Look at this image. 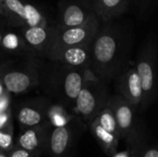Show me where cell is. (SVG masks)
<instances>
[{
	"instance_id": "1",
	"label": "cell",
	"mask_w": 158,
	"mask_h": 157,
	"mask_svg": "<svg viewBox=\"0 0 158 157\" xmlns=\"http://www.w3.org/2000/svg\"><path fill=\"white\" fill-rule=\"evenodd\" d=\"M121 30L112 21L102 23L92 43V72L105 82L126 70L129 56Z\"/></svg>"
},
{
	"instance_id": "2",
	"label": "cell",
	"mask_w": 158,
	"mask_h": 157,
	"mask_svg": "<svg viewBox=\"0 0 158 157\" xmlns=\"http://www.w3.org/2000/svg\"><path fill=\"white\" fill-rule=\"evenodd\" d=\"M109 97L106 82L91 71L76 99V110L90 124L107 106Z\"/></svg>"
},
{
	"instance_id": "3",
	"label": "cell",
	"mask_w": 158,
	"mask_h": 157,
	"mask_svg": "<svg viewBox=\"0 0 158 157\" xmlns=\"http://www.w3.org/2000/svg\"><path fill=\"white\" fill-rule=\"evenodd\" d=\"M135 68L143 91L141 110H144L154 101L157 92V49L153 39L148 40L142 48Z\"/></svg>"
},
{
	"instance_id": "4",
	"label": "cell",
	"mask_w": 158,
	"mask_h": 157,
	"mask_svg": "<svg viewBox=\"0 0 158 157\" xmlns=\"http://www.w3.org/2000/svg\"><path fill=\"white\" fill-rule=\"evenodd\" d=\"M107 106L113 111L116 118L120 138L127 144L128 149L131 150L143 140L136 117V109L120 94L117 93L109 97Z\"/></svg>"
},
{
	"instance_id": "5",
	"label": "cell",
	"mask_w": 158,
	"mask_h": 157,
	"mask_svg": "<svg viewBox=\"0 0 158 157\" xmlns=\"http://www.w3.org/2000/svg\"><path fill=\"white\" fill-rule=\"evenodd\" d=\"M97 16H94L83 25L73 28H58L56 26L55 35L49 47L50 55L61 49L92 43L101 27Z\"/></svg>"
},
{
	"instance_id": "6",
	"label": "cell",
	"mask_w": 158,
	"mask_h": 157,
	"mask_svg": "<svg viewBox=\"0 0 158 157\" xmlns=\"http://www.w3.org/2000/svg\"><path fill=\"white\" fill-rule=\"evenodd\" d=\"M6 18L13 25L22 27L48 26L44 13L35 5L25 0H0Z\"/></svg>"
},
{
	"instance_id": "7",
	"label": "cell",
	"mask_w": 158,
	"mask_h": 157,
	"mask_svg": "<svg viewBox=\"0 0 158 157\" xmlns=\"http://www.w3.org/2000/svg\"><path fill=\"white\" fill-rule=\"evenodd\" d=\"M95 15L91 0H64L59 4L56 27H78L86 23Z\"/></svg>"
},
{
	"instance_id": "8",
	"label": "cell",
	"mask_w": 158,
	"mask_h": 157,
	"mask_svg": "<svg viewBox=\"0 0 158 157\" xmlns=\"http://www.w3.org/2000/svg\"><path fill=\"white\" fill-rule=\"evenodd\" d=\"M117 90L136 110L140 109L143 100V91L135 67L127 68L118 76Z\"/></svg>"
},
{
	"instance_id": "9",
	"label": "cell",
	"mask_w": 158,
	"mask_h": 157,
	"mask_svg": "<svg viewBox=\"0 0 158 157\" xmlns=\"http://www.w3.org/2000/svg\"><path fill=\"white\" fill-rule=\"evenodd\" d=\"M51 56L72 68L91 69L92 43L67 47L51 54Z\"/></svg>"
},
{
	"instance_id": "10",
	"label": "cell",
	"mask_w": 158,
	"mask_h": 157,
	"mask_svg": "<svg viewBox=\"0 0 158 157\" xmlns=\"http://www.w3.org/2000/svg\"><path fill=\"white\" fill-rule=\"evenodd\" d=\"M94 12L101 21L106 23L125 13L135 0H91Z\"/></svg>"
},
{
	"instance_id": "11",
	"label": "cell",
	"mask_w": 158,
	"mask_h": 157,
	"mask_svg": "<svg viewBox=\"0 0 158 157\" xmlns=\"http://www.w3.org/2000/svg\"><path fill=\"white\" fill-rule=\"evenodd\" d=\"M56 27L36 26V27H22V35L24 41L31 46L38 49H49L54 35Z\"/></svg>"
},
{
	"instance_id": "12",
	"label": "cell",
	"mask_w": 158,
	"mask_h": 157,
	"mask_svg": "<svg viewBox=\"0 0 158 157\" xmlns=\"http://www.w3.org/2000/svg\"><path fill=\"white\" fill-rule=\"evenodd\" d=\"M90 130L93 136L95 138L106 155L112 157L118 153V143L121 140L119 137L115 136L114 134L106 130L95 119L90 123Z\"/></svg>"
},
{
	"instance_id": "13",
	"label": "cell",
	"mask_w": 158,
	"mask_h": 157,
	"mask_svg": "<svg viewBox=\"0 0 158 157\" xmlns=\"http://www.w3.org/2000/svg\"><path fill=\"white\" fill-rule=\"evenodd\" d=\"M71 130L66 126L56 127L50 138V148L56 156H62L69 148L71 143Z\"/></svg>"
},
{
	"instance_id": "14",
	"label": "cell",
	"mask_w": 158,
	"mask_h": 157,
	"mask_svg": "<svg viewBox=\"0 0 158 157\" xmlns=\"http://www.w3.org/2000/svg\"><path fill=\"white\" fill-rule=\"evenodd\" d=\"M3 82L8 92L19 93L24 92L27 88H29L31 84V80L29 76L23 72L13 71L8 72L4 76Z\"/></svg>"
},
{
	"instance_id": "15",
	"label": "cell",
	"mask_w": 158,
	"mask_h": 157,
	"mask_svg": "<svg viewBox=\"0 0 158 157\" xmlns=\"http://www.w3.org/2000/svg\"><path fill=\"white\" fill-rule=\"evenodd\" d=\"M95 120L106 130H107L108 132H110V133L114 134L115 136H118V137L120 138V133H119V130H118V127L116 118L114 116L113 111L108 106L104 108L99 113V115L96 117Z\"/></svg>"
},
{
	"instance_id": "16",
	"label": "cell",
	"mask_w": 158,
	"mask_h": 157,
	"mask_svg": "<svg viewBox=\"0 0 158 157\" xmlns=\"http://www.w3.org/2000/svg\"><path fill=\"white\" fill-rule=\"evenodd\" d=\"M41 141L39 139L38 132L34 130H26L19 138V144L20 148L27 150L29 152L33 153L39 148Z\"/></svg>"
},
{
	"instance_id": "17",
	"label": "cell",
	"mask_w": 158,
	"mask_h": 157,
	"mask_svg": "<svg viewBox=\"0 0 158 157\" xmlns=\"http://www.w3.org/2000/svg\"><path fill=\"white\" fill-rule=\"evenodd\" d=\"M19 120L24 126L33 127L42 121V116L37 110L30 107H24L19 112Z\"/></svg>"
},
{
	"instance_id": "18",
	"label": "cell",
	"mask_w": 158,
	"mask_h": 157,
	"mask_svg": "<svg viewBox=\"0 0 158 157\" xmlns=\"http://www.w3.org/2000/svg\"><path fill=\"white\" fill-rule=\"evenodd\" d=\"M129 151L131 157H158V147L148 146L143 142Z\"/></svg>"
},
{
	"instance_id": "19",
	"label": "cell",
	"mask_w": 158,
	"mask_h": 157,
	"mask_svg": "<svg viewBox=\"0 0 158 157\" xmlns=\"http://www.w3.org/2000/svg\"><path fill=\"white\" fill-rule=\"evenodd\" d=\"M2 46L9 51H16L21 46V40L20 38L14 32H7L3 35Z\"/></svg>"
},
{
	"instance_id": "20",
	"label": "cell",
	"mask_w": 158,
	"mask_h": 157,
	"mask_svg": "<svg viewBox=\"0 0 158 157\" xmlns=\"http://www.w3.org/2000/svg\"><path fill=\"white\" fill-rule=\"evenodd\" d=\"M12 147H13L12 127L0 130V150L6 153L10 151Z\"/></svg>"
},
{
	"instance_id": "21",
	"label": "cell",
	"mask_w": 158,
	"mask_h": 157,
	"mask_svg": "<svg viewBox=\"0 0 158 157\" xmlns=\"http://www.w3.org/2000/svg\"><path fill=\"white\" fill-rule=\"evenodd\" d=\"M11 127L10 122V113L9 110L0 113V130H4Z\"/></svg>"
},
{
	"instance_id": "22",
	"label": "cell",
	"mask_w": 158,
	"mask_h": 157,
	"mask_svg": "<svg viewBox=\"0 0 158 157\" xmlns=\"http://www.w3.org/2000/svg\"><path fill=\"white\" fill-rule=\"evenodd\" d=\"M7 157H33V154L22 148H18L11 151L9 156Z\"/></svg>"
},
{
	"instance_id": "23",
	"label": "cell",
	"mask_w": 158,
	"mask_h": 157,
	"mask_svg": "<svg viewBox=\"0 0 158 157\" xmlns=\"http://www.w3.org/2000/svg\"><path fill=\"white\" fill-rule=\"evenodd\" d=\"M8 105H9L8 95L6 93H0V113L9 110Z\"/></svg>"
},
{
	"instance_id": "24",
	"label": "cell",
	"mask_w": 158,
	"mask_h": 157,
	"mask_svg": "<svg viewBox=\"0 0 158 157\" xmlns=\"http://www.w3.org/2000/svg\"><path fill=\"white\" fill-rule=\"evenodd\" d=\"M112 157H131V152L129 150H126V151L115 154Z\"/></svg>"
},
{
	"instance_id": "25",
	"label": "cell",
	"mask_w": 158,
	"mask_h": 157,
	"mask_svg": "<svg viewBox=\"0 0 158 157\" xmlns=\"http://www.w3.org/2000/svg\"><path fill=\"white\" fill-rule=\"evenodd\" d=\"M0 16H3V17L6 18V14H5V11H4V9H3L1 4H0Z\"/></svg>"
},
{
	"instance_id": "26",
	"label": "cell",
	"mask_w": 158,
	"mask_h": 157,
	"mask_svg": "<svg viewBox=\"0 0 158 157\" xmlns=\"http://www.w3.org/2000/svg\"><path fill=\"white\" fill-rule=\"evenodd\" d=\"M0 157H7V156H6V155L3 151H1V150H0Z\"/></svg>"
},
{
	"instance_id": "27",
	"label": "cell",
	"mask_w": 158,
	"mask_h": 157,
	"mask_svg": "<svg viewBox=\"0 0 158 157\" xmlns=\"http://www.w3.org/2000/svg\"><path fill=\"white\" fill-rule=\"evenodd\" d=\"M2 39H3V34H2V32L0 31V44H1V43H2Z\"/></svg>"
},
{
	"instance_id": "28",
	"label": "cell",
	"mask_w": 158,
	"mask_h": 157,
	"mask_svg": "<svg viewBox=\"0 0 158 157\" xmlns=\"http://www.w3.org/2000/svg\"><path fill=\"white\" fill-rule=\"evenodd\" d=\"M3 93V92L1 91V88H0V93Z\"/></svg>"
},
{
	"instance_id": "29",
	"label": "cell",
	"mask_w": 158,
	"mask_h": 157,
	"mask_svg": "<svg viewBox=\"0 0 158 157\" xmlns=\"http://www.w3.org/2000/svg\"><path fill=\"white\" fill-rule=\"evenodd\" d=\"M135 2H136V0H135Z\"/></svg>"
}]
</instances>
